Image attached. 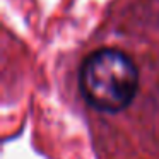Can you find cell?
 Instances as JSON below:
<instances>
[{
	"instance_id": "6da1fadb",
	"label": "cell",
	"mask_w": 159,
	"mask_h": 159,
	"mask_svg": "<svg viewBox=\"0 0 159 159\" xmlns=\"http://www.w3.org/2000/svg\"><path fill=\"white\" fill-rule=\"evenodd\" d=\"M139 72L127 53L116 48L91 52L79 67V91L87 104L104 113H116L132 103Z\"/></svg>"
}]
</instances>
